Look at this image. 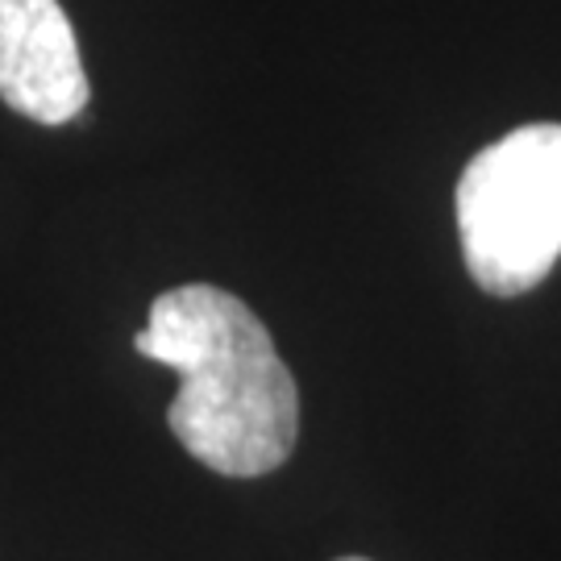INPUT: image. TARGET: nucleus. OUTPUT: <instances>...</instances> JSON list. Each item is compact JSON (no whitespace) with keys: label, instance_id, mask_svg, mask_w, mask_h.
<instances>
[{"label":"nucleus","instance_id":"obj_1","mask_svg":"<svg viewBox=\"0 0 561 561\" xmlns=\"http://www.w3.org/2000/svg\"><path fill=\"white\" fill-rule=\"evenodd\" d=\"M134 350L180 375L167 424L208 470L259 479L291 458L300 391L250 304L213 283L171 287L150 304Z\"/></svg>","mask_w":561,"mask_h":561},{"label":"nucleus","instance_id":"obj_2","mask_svg":"<svg viewBox=\"0 0 561 561\" xmlns=\"http://www.w3.org/2000/svg\"><path fill=\"white\" fill-rule=\"evenodd\" d=\"M458 233L482 291L524 296L561 259V125H520L458 180Z\"/></svg>","mask_w":561,"mask_h":561},{"label":"nucleus","instance_id":"obj_3","mask_svg":"<svg viewBox=\"0 0 561 561\" xmlns=\"http://www.w3.org/2000/svg\"><path fill=\"white\" fill-rule=\"evenodd\" d=\"M0 101L38 125L83 113L88 71L59 0H0Z\"/></svg>","mask_w":561,"mask_h":561},{"label":"nucleus","instance_id":"obj_4","mask_svg":"<svg viewBox=\"0 0 561 561\" xmlns=\"http://www.w3.org/2000/svg\"><path fill=\"white\" fill-rule=\"evenodd\" d=\"M341 561H366V558H341Z\"/></svg>","mask_w":561,"mask_h":561}]
</instances>
